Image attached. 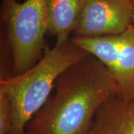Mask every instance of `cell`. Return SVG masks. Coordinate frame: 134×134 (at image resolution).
Masks as SVG:
<instances>
[{
  "instance_id": "1",
  "label": "cell",
  "mask_w": 134,
  "mask_h": 134,
  "mask_svg": "<svg viewBox=\"0 0 134 134\" xmlns=\"http://www.w3.org/2000/svg\"><path fill=\"white\" fill-rule=\"evenodd\" d=\"M53 91L26 134H90L97 112L119 88L105 65L89 54L63 72Z\"/></svg>"
},
{
  "instance_id": "2",
  "label": "cell",
  "mask_w": 134,
  "mask_h": 134,
  "mask_svg": "<svg viewBox=\"0 0 134 134\" xmlns=\"http://www.w3.org/2000/svg\"><path fill=\"white\" fill-rule=\"evenodd\" d=\"M89 53L71 38L58 40L46 46L42 58L24 72L1 77L0 91L9 99L13 122L10 134H26V126L52 93L59 76Z\"/></svg>"
},
{
  "instance_id": "3",
  "label": "cell",
  "mask_w": 134,
  "mask_h": 134,
  "mask_svg": "<svg viewBox=\"0 0 134 134\" xmlns=\"http://www.w3.org/2000/svg\"><path fill=\"white\" fill-rule=\"evenodd\" d=\"M48 0H1V38L9 51L10 69L16 75L43 56L48 26Z\"/></svg>"
},
{
  "instance_id": "4",
  "label": "cell",
  "mask_w": 134,
  "mask_h": 134,
  "mask_svg": "<svg viewBox=\"0 0 134 134\" xmlns=\"http://www.w3.org/2000/svg\"><path fill=\"white\" fill-rule=\"evenodd\" d=\"M71 40L105 65L118 83V96L134 100V23L119 34L96 38L72 36Z\"/></svg>"
},
{
  "instance_id": "5",
  "label": "cell",
  "mask_w": 134,
  "mask_h": 134,
  "mask_svg": "<svg viewBox=\"0 0 134 134\" xmlns=\"http://www.w3.org/2000/svg\"><path fill=\"white\" fill-rule=\"evenodd\" d=\"M133 0H86L74 37L96 38L122 33L133 23Z\"/></svg>"
},
{
  "instance_id": "6",
  "label": "cell",
  "mask_w": 134,
  "mask_h": 134,
  "mask_svg": "<svg viewBox=\"0 0 134 134\" xmlns=\"http://www.w3.org/2000/svg\"><path fill=\"white\" fill-rule=\"evenodd\" d=\"M90 134H134V100L116 96L101 106Z\"/></svg>"
},
{
  "instance_id": "7",
  "label": "cell",
  "mask_w": 134,
  "mask_h": 134,
  "mask_svg": "<svg viewBox=\"0 0 134 134\" xmlns=\"http://www.w3.org/2000/svg\"><path fill=\"white\" fill-rule=\"evenodd\" d=\"M86 0H48L46 34L58 40L71 38Z\"/></svg>"
},
{
  "instance_id": "8",
  "label": "cell",
  "mask_w": 134,
  "mask_h": 134,
  "mask_svg": "<svg viewBox=\"0 0 134 134\" xmlns=\"http://www.w3.org/2000/svg\"><path fill=\"white\" fill-rule=\"evenodd\" d=\"M13 122V113L9 99L0 91V134H10Z\"/></svg>"
},
{
  "instance_id": "9",
  "label": "cell",
  "mask_w": 134,
  "mask_h": 134,
  "mask_svg": "<svg viewBox=\"0 0 134 134\" xmlns=\"http://www.w3.org/2000/svg\"><path fill=\"white\" fill-rule=\"evenodd\" d=\"M133 23H134V10H133Z\"/></svg>"
},
{
  "instance_id": "10",
  "label": "cell",
  "mask_w": 134,
  "mask_h": 134,
  "mask_svg": "<svg viewBox=\"0 0 134 134\" xmlns=\"http://www.w3.org/2000/svg\"><path fill=\"white\" fill-rule=\"evenodd\" d=\"M133 2H134V0H133Z\"/></svg>"
}]
</instances>
